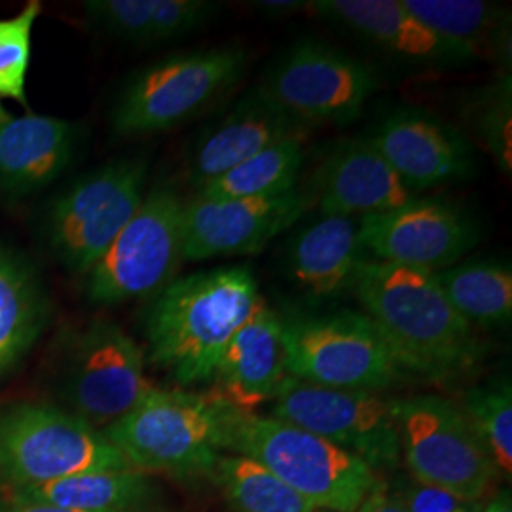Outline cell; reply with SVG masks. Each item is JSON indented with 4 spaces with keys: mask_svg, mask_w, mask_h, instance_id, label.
<instances>
[{
    "mask_svg": "<svg viewBox=\"0 0 512 512\" xmlns=\"http://www.w3.org/2000/svg\"><path fill=\"white\" fill-rule=\"evenodd\" d=\"M353 291L404 372L448 380L482 361L475 329L454 310L437 274L363 260Z\"/></svg>",
    "mask_w": 512,
    "mask_h": 512,
    "instance_id": "obj_1",
    "label": "cell"
},
{
    "mask_svg": "<svg viewBox=\"0 0 512 512\" xmlns=\"http://www.w3.org/2000/svg\"><path fill=\"white\" fill-rule=\"evenodd\" d=\"M260 298L255 275L245 266L173 279L147 311L150 361L181 385L213 380L230 340Z\"/></svg>",
    "mask_w": 512,
    "mask_h": 512,
    "instance_id": "obj_2",
    "label": "cell"
},
{
    "mask_svg": "<svg viewBox=\"0 0 512 512\" xmlns=\"http://www.w3.org/2000/svg\"><path fill=\"white\" fill-rule=\"evenodd\" d=\"M238 410L215 391L152 389L103 435L141 473L202 475L211 473L228 448Z\"/></svg>",
    "mask_w": 512,
    "mask_h": 512,
    "instance_id": "obj_3",
    "label": "cell"
},
{
    "mask_svg": "<svg viewBox=\"0 0 512 512\" xmlns=\"http://www.w3.org/2000/svg\"><path fill=\"white\" fill-rule=\"evenodd\" d=\"M226 450L264 465L315 509L357 512L380 484L363 459L275 418L238 412Z\"/></svg>",
    "mask_w": 512,
    "mask_h": 512,
    "instance_id": "obj_4",
    "label": "cell"
},
{
    "mask_svg": "<svg viewBox=\"0 0 512 512\" xmlns=\"http://www.w3.org/2000/svg\"><path fill=\"white\" fill-rule=\"evenodd\" d=\"M133 469L99 429L52 404H16L0 414V473L14 486Z\"/></svg>",
    "mask_w": 512,
    "mask_h": 512,
    "instance_id": "obj_5",
    "label": "cell"
},
{
    "mask_svg": "<svg viewBox=\"0 0 512 512\" xmlns=\"http://www.w3.org/2000/svg\"><path fill=\"white\" fill-rule=\"evenodd\" d=\"M287 374L310 384L376 393L403 378L384 334L365 313L279 315Z\"/></svg>",
    "mask_w": 512,
    "mask_h": 512,
    "instance_id": "obj_6",
    "label": "cell"
},
{
    "mask_svg": "<svg viewBox=\"0 0 512 512\" xmlns=\"http://www.w3.org/2000/svg\"><path fill=\"white\" fill-rule=\"evenodd\" d=\"M247 61V52L236 46L165 57L126 86L112 110V128L122 137L177 128L230 92Z\"/></svg>",
    "mask_w": 512,
    "mask_h": 512,
    "instance_id": "obj_7",
    "label": "cell"
},
{
    "mask_svg": "<svg viewBox=\"0 0 512 512\" xmlns=\"http://www.w3.org/2000/svg\"><path fill=\"white\" fill-rule=\"evenodd\" d=\"M184 200L169 186H154L107 253L86 274V296L116 306L156 296L183 262Z\"/></svg>",
    "mask_w": 512,
    "mask_h": 512,
    "instance_id": "obj_8",
    "label": "cell"
},
{
    "mask_svg": "<svg viewBox=\"0 0 512 512\" xmlns=\"http://www.w3.org/2000/svg\"><path fill=\"white\" fill-rule=\"evenodd\" d=\"M401 450L416 482L475 503L495 478V461L461 406L437 395L393 401Z\"/></svg>",
    "mask_w": 512,
    "mask_h": 512,
    "instance_id": "obj_9",
    "label": "cell"
},
{
    "mask_svg": "<svg viewBox=\"0 0 512 512\" xmlns=\"http://www.w3.org/2000/svg\"><path fill=\"white\" fill-rule=\"evenodd\" d=\"M147 164L116 160L71 184L50 207L48 241L57 260L86 275L145 200Z\"/></svg>",
    "mask_w": 512,
    "mask_h": 512,
    "instance_id": "obj_10",
    "label": "cell"
},
{
    "mask_svg": "<svg viewBox=\"0 0 512 512\" xmlns=\"http://www.w3.org/2000/svg\"><path fill=\"white\" fill-rule=\"evenodd\" d=\"M272 414L363 459L372 471L395 469L401 435L393 401L370 391H348L287 376Z\"/></svg>",
    "mask_w": 512,
    "mask_h": 512,
    "instance_id": "obj_11",
    "label": "cell"
},
{
    "mask_svg": "<svg viewBox=\"0 0 512 512\" xmlns=\"http://www.w3.org/2000/svg\"><path fill=\"white\" fill-rule=\"evenodd\" d=\"M260 86L308 128L355 122L378 80L361 59L319 40H300L275 61Z\"/></svg>",
    "mask_w": 512,
    "mask_h": 512,
    "instance_id": "obj_12",
    "label": "cell"
},
{
    "mask_svg": "<svg viewBox=\"0 0 512 512\" xmlns=\"http://www.w3.org/2000/svg\"><path fill=\"white\" fill-rule=\"evenodd\" d=\"M154 389L137 342L109 319H95L73 342L63 370L67 410L92 427L124 418Z\"/></svg>",
    "mask_w": 512,
    "mask_h": 512,
    "instance_id": "obj_13",
    "label": "cell"
},
{
    "mask_svg": "<svg viewBox=\"0 0 512 512\" xmlns=\"http://www.w3.org/2000/svg\"><path fill=\"white\" fill-rule=\"evenodd\" d=\"M478 243L473 219L454 203L414 198L359 220V245L372 260L439 274Z\"/></svg>",
    "mask_w": 512,
    "mask_h": 512,
    "instance_id": "obj_14",
    "label": "cell"
},
{
    "mask_svg": "<svg viewBox=\"0 0 512 512\" xmlns=\"http://www.w3.org/2000/svg\"><path fill=\"white\" fill-rule=\"evenodd\" d=\"M310 198L298 188L270 198L184 202L183 260L200 262L262 253L302 219Z\"/></svg>",
    "mask_w": 512,
    "mask_h": 512,
    "instance_id": "obj_15",
    "label": "cell"
},
{
    "mask_svg": "<svg viewBox=\"0 0 512 512\" xmlns=\"http://www.w3.org/2000/svg\"><path fill=\"white\" fill-rule=\"evenodd\" d=\"M385 162L412 192L473 177V143L429 112L399 109L391 112L370 137Z\"/></svg>",
    "mask_w": 512,
    "mask_h": 512,
    "instance_id": "obj_16",
    "label": "cell"
},
{
    "mask_svg": "<svg viewBox=\"0 0 512 512\" xmlns=\"http://www.w3.org/2000/svg\"><path fill=\"white\" fill-rule=\"evenodd\" d=\"M308 10L416 67L452 69L478 61L471 50L414 18L401 0H311Z\"/></svg>",
    "mask_w": 512,
    "mask_h": 512,
    "instance_id": "obj_17",
    "label": "cell"
},
{
    "mask_svg": "<svg viewBox=\"0 0 512 512\" xmlns=\"http://www.w3.org/2000/svg\"><path fill=\"white\" fill-rule=\"evenodd\" d=\"M311 198L321 215L355 219L397 209L418 198L370 139L338 143L313 171Z\"/></svg>",
    "mask_w": 512,
    "mask_h": 512,
    "instance_id": "obj_18",
    "label": "cell"
},
{
    "mask_svg": "<svg viewBox=\"0 0 512 512\" xmlns=\"http://www.w3.org/2000/svg\"><path fill=\"white\" fill-rule=\"evenodd\" d=\"M287 376L279 313L260 298L224 351L211 391L241 414H255L258 406L274 401Z\"/></svg>",
    "mask_w": 512,
    "mask_h": 512,
    "instance_id": "obj_19",
    "label": "cell"
},
{
    "mask_svg": "<svg viewBox=\"0 0 512 512\" xmlns=\"http://www.w3.org/2000/svg\"><path fill=\"white\" fill-rule=\"evenodd\" d=\"M306 129L256 86L200 139L190 158L188 179L202 188L275 141Z\"/></svg>",
    "mask_w": 512,
    "mask_h": 512,
    "instance_id": "obj_20",
    "label": "cell"
},
{
    "mask_svg": "<svg viewBox=\"0 0 512 512\" xmlns=\"http://www.w3.org/2000/svg\"><path fill=\"white\" fill-rule=\"evenodd\" d=\"M78 126L29 112L0 124V192L33 194L54 183L73 162Z\"/></svg>",
    "mask_w": 512,
    "mask_h": 512,
    "instance_id": "obj_21",
    "label": "cell"
},
{
    "mask_svg": "<svg viewBox=\"0 0 512 512\" xmlns=\"http://www.w3.org/2000/svg\"><path fill=\"white\" fill-rule=\"evenodd\" d=\"M363 260L359 220L336 215H321L302 226L287 249V266L294 285L315 302L353 289Z\"/></svg>",
    "mask_w": 512,
    "mask_h": 512,
    "instance_id": "obj_22",
    "label": "cell"
},
{
    "mask_svg": "<svg viewBox=\"0 0 512 512\" xmlns=\"http://www.w3.org/2000/svg\"><path fill=\"white\" fill-rule=\"evenodd\" d=\"M84 10L109 37L150 46L202 29L217 18L220 4L211 0H88Z\"/></svg>",
    "mask_w": 512,
    "mask_h": 512,
    "instance_id": "obj_23",
    "label": "cell"
},
{
    "mask_svg": "<svg viewBox=\"0 0 512 512\" xmlns=\"http://www.w3.org/2000/svg\"><path fill=\"white\" fill-rule=\"evenodd\" d=\"M404 8L440 37L458 42L476 59H488L511 74V10L482 0H401Z\"/></svg>",
    "mask_w": 512,
    "mask_h": 512,
    "instance_id": "obj_24",
    "label": "cell"
},
{
    "mask_svg": "<svg viewBox=\"0 0 512 512\" xmlns=\"http://www.w3.org/2000/svg\"><path fill=\"white\" fill-rule=\"evenodd\" d=\"M156 490L141 471H103L37 486H14L12 499L82 512H143Z\"/></svg>",
    "mask_w": 512,
    "mask_h": 512,
    "instance_id": "obj_25",
    "label": "cell"
},
{
    "mask_svg": "<svg viewBox=\"0 0 512 512\" xmlns=\"http://www.w3.org/2000/svg\"><path fill=\"white\" fill-rule=\"evenodd\" d=\"M46 325V300L31 268L0 247V378L33 348Z\"/></svg>",
    "mask_w": 512,
    "mask_h": 512,
    "instance_id": "obj_26",
    "label": "cell"
},
{
    "mask_svg": "<svg viewBox=\"0 0 512 512\" xmlns=\"http://www.w3.org/2000/svg\"><path fill=\"white\" fill-rule=\"evenodd\" d=\"M440 287L454 310L475 329H494L511 323V266L495 260L458 262L437 274Z\"/></svg>",
    "mask_w": 512,
    "mask_h": 512,
    "instance_id": "obj_27",
    "label": "cell"
},
{
    "mask_svg": "<svg viewBox=\"0 0 512 512\" xmlns=\"http://www.w3.org/2000/svg\"><path fill=\"white\" fill-rule=\"evenodd\" d=\"M304 143L306 131L275 141L219 179L198 188V196L209 200H234L270 198L291 192L304 167Z\"/></svg>",
    "mask_w": 512,
    "mask_h": 512,
    "instance_id": "obj_28",
    "label": "cell"
},
{
    "mask_svg": "<svg viewBox=\"0 0 512 512\" xmlns=\"http://www.w3.org/2000/svg\"><path fill=\"white\" fill-rule=\"evenodd\" d=\"M209 475H213L228 503L238 512L315 511L310 501L253 459L220 456Z\"/></svg>",
    "mask_w": 512,
    "mask_h": 512,
    "instance_id": "obj_29",
    "label": "cell"
},
{
    "mask_svg": "<svg viewBox=\"0 0 512 512\" xmlns=\"http://www.w3.org/2000/svg\"><path fill=\"white\" fill-rule=\"evenodd\" d=\"M463 118L503 175L512 173V76L499 74L463 103Z\"/></svg>",
    "mask_w": 512,
    "mask_h": 512,
    "instance_id": "obj_30",
    "label": "cell"
},
{
    "mask_svg": "<svg viewBox=\"0 0 512 512\" xmlns=\"http://www.w3.org/2000/svg\"><path fill=\"white\" fill-rule=\"evenodd\" d=\"M478 437L492 454L495 467L512 471V391L509 382L471 389L459 404Z\"/></svg>",
    "mask_w": 512,
    "mask_h": 512,
    "instance_id": "obj_31",
    "label": "cell"
},
{
    "mask_svg": "<svg viewBox=\"0 0 512 512\" xmlns=\"http://www.w3.org/2000/svg\"><path fill=\"white\" fill-rule=\"evenodd\" d=\"M42 12L38 0H29L18 16L0 19V99L27 107V73L33 50V27Z\"/></svg>",
    "mask_w": 512,
    "mask_h": 512,
    "instance_id": "obj_32",
    "label": "cell"
},
{
    "mask_svg": "<svg viewBox=\"0 0 512 512\" xmlns=\"http://www.w3.org/2000/svg\"><path fill=\"white\" fill-rule=\"evenodd\" d=\"M401 499L406 512H476L475 503L420 482L410 484Z\"/></svg>",
    "mask_w": 512,
    "mask_h": 512,
    "instance_id": "obj_33",
    "label": "cell"
},
{
    "mask_svg": "<svg viewBox=\"0 0 512 512\" xmlns=\"http://www.w3.org/2000/svg\"><path fill=\"white\" fill-rule=\"evenodd\" d=\"M357 512H406V509L401 495L389 494L380 482L361 503Z\"/></svg>",
    "mask_w": 512,
    "mask_h": 512,
    "instance_id": "obj_34",
    "label": "cell"
},
{
    "mask_svg": "<svg viewBox=\"0 0 512 512\" xmlns=\"http://www.w3.org/2000/svg\"><path fill=\"white\" fill-rule=\"evenodd\" d=\"M306 0H258L255 2L256 10L266 18H287L300 10H308Z\"/></svg>",
    "mask_w": 512,
    "mask_h": 512,
    "instance_id": "obj_35",
    "label": "cell"
},
{
    "mask_svg": "<svg viewBox=\"0 0 512 512\" xmlns=\"http://www.w3.org/2000/svg\"><path fill=\"white\" fill-rule=\"evenodd\" d=\"M0 512H82L73 511V509H63L55 505H46V503H27V501H18L12 499L0 505Z\"/></svg>",
    "mask_w": 512,
    "mask_h": 512,
    "instance_id": "obj_36",
    "label": "cell"
},
{
    "mask_svg": "<svg viewBox=\"0 0 512 512\" xmlns=\"http://www.w3.org/2000/svg\"><path fill=\"white\" fill-rule=\"evenodd\" d=\"M484 512H512L511 497H509V494L497 497L494 503H490V507Z\"/></svg>",
    "mask_w": 512,
    "mask_h": 512,
    "instance_id": "obj_37",
    "label": "cell"
},
{
    "mask_svg": "<svg viewBox=\"0 0 512 512\" xmlns=\"http://www.w3.org/2000/svg\"><path fill=\"white\" fill-rule=\"evenodd\" d=\"M8 118H10L8 110L4 109V107H2V103H0V124H4Z\"/></svg>",
    "mask_w": 512,
    "mask_h": 512,
    "instance_id": "obj_38",
    "label": "cell"
},
{
    "mask_svg": "<svg viewBox=\"0 0 512 512\" xmlns=\"http://www.w3.org/2000/svg\"><path fill=\"white\" fill-rule=\"evenodd\" d=\"M313 512H330V511H321V509H315Z\"/></svg>",
    "mask_w": 512,
    "mask_h": 512,
    "instance_id": "obj_39",
    "label": "cell"
}]
</instances>
